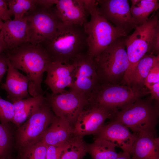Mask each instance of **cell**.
<instances>
[{
  "label": "cell",
  "instance_id": "cell-1",
  "mask_svg": "<svg viewBox=\"0 0 159 159\" xmlns=\"http://www.w3.org/2000/svg\"><path fill=\"white\" fill-rule=\"evenodd\" d=\"M87 39L83 26L61 22L51 36L38 44L52 62L68 64L87 52Z\"/></svg>",
  "mask_w": 159,
  "mask_h": 159
},
{
  "label": "cell",
  "instance_id": "cell-2",
  "mask_svg": "<svg viewBox=\"0 0 159 159\" xmlns=\"http://www.w3.org/2000/svg\"><path fill=\"white\" fill-rule=\"evenodd\" d=\"M5 52L11 64L26 74L29 81L30 96L43 95L41 86L43 75L52 62L44 50L39 44L27 42Z\"/></svg>",
  "mask_w": 159,
  "mask_h": 159
},
{
  "label": "cell",
  "instance_id": "cell-3",
  "mask_svg": "<svg viewBox=\"0 0 159 159\" xmlns=\"http://www.w3.org/2000/svg\"><path fill=\"white\" fill-rule=\"evenodd\" d=\"M134 32L125 37V44L129 62V67L122 84L129 85V82L137 64L147 53H159V20L157 13L145 23L136 26Z\"/></svg>",
  "mask_w": 159,
  "mask_h": 159
},
{
  "label": "cell",
  "instance_id": "cell-4",
  "mask_svg": "<svg viewBox=\"0 0 159 159\" xmlns=\"http://www.w3.org/2000/svg\"><path fill=\"white\" fill-rule=\"evenodd\" d=\"M90 20L83 25L87 36V54L95 59L117 39L127 33L107 21L99 12L96 3L87 9Z\"/></svg>",
  "mask_w": 159,
  "mask_h": 159
},
{
  "label": "cell",
  "instance_id": "cell-5",
  "mask_svg": "<svg viewBox=\"0 0 159 159\" xmlns=\"http://www.w3.org/2000/svg\"><path fill=\"white\" fill-rule=\"evenodd\" d=\"M125 37L116 39L95 59L99 82L121 84L129 64Z\"/></svg>",
  "mask_w": 159,
  "mask_h": 159
},
{
  "label": "cell",
  "instance_id": "cell-6",
  "mask_svg": "<svg viewBox=\"0 0 159 159\" xmlns=\"http://www.w3.org/2000/svg\"><path fill=\"white\" fill-rule=\"evenodd\" d=\"M150 93L130 86L98 82L89 97L90 103L116 112Z\"/></svg>",
  "mask_w": 159,
  "mask_h": 159
},
{
  "label": "cell",
  "instance_id": "cell-7",
  "mask_svg": "<svg viewBox=\"0 0 159 159\" xmlns=\"http://www.w3.org/2000/svg\"><path fill=\"white\" fill-rule=\"evenodd\" d=\"M37 4L24 16L26 19L27 42L37 45L54 33L62 22L53 0H37Z\"/></svg>",
  "mask_w": 159,
  "mask_h": 159
},
{
  "label": "cell",
  "instance_id": "cell-8",
  "mask_svg": "<svg viewBox=\"0 0 159 159\" xmlns=\"http://www.w3.org/2000/svg\"><path fill=\"white\" fill-rule=\"evenodd\" d=\"M158 104L152 100L139 98L117 111L113 120L119 121L134 133L149 132L156 134L159 115Z\"/></svg>",
  "mask_w": 159,
  "mask_h": 159
},
{
  "label": "cell",
  "instance_id": "cell-9",
  "mask_svg": "<svg viewBox=\"0 0 159 159\" xmlns=\"http://www.w3.org/2000/svg\"><path fill=\"white\" fill-rule=\"evenodd\" d=\"M45 99L16 132V140L19 149L41 141L55 116Z\"/></svg>",
  "mask_w": 159,
  "mask_h": 159
},
{
  "label": "cell",
  "instance_id": "cell-10",
  "mask_svg": "<svg viewBox=\"0 0 159 159\" xmlns=\"http://www.w3.org/2000/svg\"><path fill=\"white\" fill-rule=\"evenodd\" d=\"M44 98L55 115L64 118L72 126L89 103L87 96L71 90L56 94L48 93Z\"/></svg>",
  "mask_w": 159,
  "mask_h": 159
},
{
  "label": "cell",
  "instance_id": "cell-11",
  "mask_svg": "<svg viewBox=\"0 0 159 159\" xmlns=\"http://www.w3.org/2000/svg\"><path fill=\"white\" fill-rule=\"evenodd\" d=\"M72 63L75 67V80L70 90L89 97L99 82L95 59L86 53L79 55Z\"/></svg>",
  "mask_w": 159,
  "mask_h": 159
},
{
  "label": "cell",
  "instance_id": "cell-12",
  "mask_svg": "<svg viewBox=\"0 0 159 159\" xmlns=\"http://www.w3.org/2000/svg\"><path fill=\"white\" fill-rule=\"evenodd\" d=\"M96 1L99 12L115 26L124 30L127 34L135 28L136 26L131 13L128 0Z\"/></svg>",
  "mask_w": 159,
  "mask_h": 159
},
{
  "label": "cell",
  "instance_id": "cell-13",
  "mask_svg": "<svg viewBox=\"0 0 159 159\" xmlns=\"http://www.w3.org/2000/svg\"><path fill=\"white\" fill-rule=\"evenodd\" d=\"M116 113L89 102L79 116L74 127V134L81 137L97 134L107 119H113Z\"/></svg>",
  "mask_w": 159,
  "mask_h": 159
},
{
  "label": "cell",
  "instance_id": "cell-14",
  "mask_svg": "<svg viewBox=\"0 0 159 159\" xmlns=\"http://www.w3.org/2000/svg\"><path fill=\"white\" fill-rule=\"evenodd\" d=\"M96 135V138L108 141L130 155L137 138L136 133H131L128 128L116 120L104 125Z\"/></svg>",
  "mask_w": 159,
  "mask_h": 159
},
{
  "label": "cell",
  "instance_id": "cell-15",
  "mask_svg": "<svg viewBox=\"0 0 159 159\" xmlns=\"http://www.w3.org/2000/svg\"><path fill=\"white\" fill-rule=\"evenodd\" d=\"M45 84L54 94L66 91L67 87H70L75 80V67L72 63L65 64L52 62L46 71Z\"/></svg>",
  "mask_w": 159,
  "mask_h": 159
},
{
  "label": "cell",
  "instance_id": "cell-16",
  "mask_svg": "<svg viewBox=\"0 0 159 159\" xmlns=\"http://www.w3.org/2000/svg\"><path fill=\"white\" fill-rule=\"evenodd\" d=\"M57 15L62 23L83 26L89 15L82 0H54Z\"/></svg>",
  "mask_w": 159,
  "mask_h": 159
},
{
  "label": "cell",
  "instance_id": "cell-17",
  "mask_svg": "<svg viewBox=\"0 0 159 159\" xmlns=\"http://www.w3.org/2000/svg\"><path fill=\"white\" fill-rule=\"evenodd\" d=\"M7 72L5 82L1 87L6 91L7 98L11 102L31 97L29 92L28 78L14 68L8 59Z\"/></svg>",
  "mask_w": 159,
  "mask_h": 159
},
{
  "label": "cell",
  "instance_id": "cell-18",
  "mask_svg": "<svg viewBox=\"0 0 159 159\" xmlns=\"http://www.w3.org/2000/svg\"><path fill=\"white\" fill-rule=\"evenodd\" d=\"M6 44V51L12 50L27 42L26 19H11L4 22L1 31Z\"/></svg>",
  "mask_w": 159,
  "mask_h": 159
},
{
  "label": "cell",
  "instance_id": "cell-19",
  "mask_svg": "<svg viewBox=\"0 0 159 159\" xmlns=\"http://www.w3.org/2000/svg\"><path fill=\"white\" fill-rule=\"evenodd\" d=\"M130 155L132 159H159V138L156 134L137 133Z\"/></svg>",
  "mask_w": 159,
  "mask_h": 159
},
{
  "label": "cell",
  "instance_id": "cell-20",
  "mask_svg": "<svg viewBox=\"0 0 159 159\" xmlns=\"http://www.w3.org/2000/svg\"><path fill=\"white\" fill-rule=\"evenodd\" d=\"M74 134L73 127L65 119L55 115L41 141L47 145H60Z\"/></svg>",
  "mask_w": 159,
  "mask_h": 159
},
{
  "label": "cell",
  "instance_id": "cell-21",
  "mask_svg": "<svg viewBox=\"0 0 159 159\" xmlns=\"http://www.w3.org/2000/svg\"><path fill=\"white\" fill-rule=\"evenodd\" d=\"M158 60L159 54L155 55L147 53L137 64L130 77L129 85L138 89L143 90L145 86V81L150 69Z\"/></svg>",
  "mask_w": 159,
  "mask_h": 159
},
{
  "label": "cell",
  "instance_id": "cell-22",
  "mask_svg": "<svg viewBox=\"0 0 159 159\" xmlns=\"http://www.w3.org/2000/svg\"><path fill=\"white\" fill-rule=\"evenodd\" d=\"M44 99L43 95L41 94L12 102L14 115L12 122L19 127L27 120Z\"/></svg>",
  "mask_w": 159,
  "mask_h": 159
},
{
  "label": "cell",
  "instance_id": "cell-23",
  "mask_svg": "<svg viewBox=\"0 0 159 159\" xmlns=\"http://www.w3.org/2000/svg\"><path fill=\"white\" fill-rule=\"evenodd\" d=\"M130 1V12L136 26L146 22L150 14L159 8L158 0H131Z\"/></svg>",
  "mask_w": 159,
  "mask_h": 159
},
{
  "label": "cell",
  "instance_id": "cell-24",
  "mask_svg": "<svg viewBox=\"0 0 159 159\" xmlns=\"http://www.w3.org/2000/svg\"><path fill=\"white\" fill-rule=\"evenodd\" d=\"M112 143L104 139L96 138L92 143L87 145V152L92 159H115L120 155Z\"/></svg>",
  "mask_w": 159,
  "mask_h": 159
},
{
  "label": "cell",
  "instance_id": "cell-25",
  "mask_svg": "<svg viewBox=\"0 0 159 159\" xmlns=\"http://www.w3.org/2000/svg\"><path fill=\"white\" fill-rule=\"evenodd\" d=\"M87 153V145L82 137L75 134L68 141L60 159H83Z\"/></svg>",
  "mask_w": 159,
  "mask_h": 159
},
{
  "label": "cell",
  "instance_id": "cell-26",
  "mask_svg": "<svg viewBox=\"0 0 159 159\" xmlns=\"http://www.w3.org/2000/svg\"><path fill=\"white\" fill-rule=\"evenodd\" d=\"M7 2L9 15L14 16V19L23 18L37 4V1L35 0H9Z\"/></svg>",
  "mask_w": 159,
  "mask_h": 159
},
{
  "label": "cell",
  "instance_id": "cell-27",
  "mask_svg": "<svg viewBox=\"0 0 159 159\" xmlns=\"http://www.w3.org/2000/svg\"><path fill=\"white\" fill-rule=\"evenodd\" d=\"M47 145L41 141L19 149V159H46Z\"/></svg>",
  "mask_w": 159,
  "mask_h": 159
},
{
  "label": "cell",
  "instance_id": "cell-28",
  "mask_svg": "<svg viewBox=\"0 0 159 159\" xmlns=\"http://www.w3.org/2000/svg\"><path fill=\"white\" fill-rule=\"evenodd\" d=\"M8 125L0 123V158H5L11 146L12 136Z\"/></svg>",
  "mask_w": 159,
  "mask_h": 159
},
{
  "label": "cell",
  "instance_id": "cell-29",
  "mask_svg": "<svg viewBox=\"0 0 159 159\" xmlns=\"http://www.w3.org/2000/svg\"><path fill=\"white\" fill-rule=\"evenodd\" d=\"M14 115V108L11 102L3 99L0 96V122L2 124L12 122Z\"/></svg>",
  "mask_w": 159,
  "mask_h": 159
},
{
  "label": "cell",
  "instance_id": "cell-30",
  "mask_svg": "<svg viewBox=\"0 0 159 159\" xmlns=\"http://www.w3.org/2000/svg\"><path fill=\"white\" fill-rule=\"evenodd\" d=\"M68 141L60 145H47L46 159H60L67 147Z\"/></svg>",
  "mask_w": 159,
  "mask_h": 159
},
{
  "label": "cell",
  "instance_id": "cell-31",
  "mask_svg": "<svg viewBox=\"0 0 159 159\" xmlns=\"http://www.w3.org/2000/svg\"><path fill=\"white\" fill-rule=\"evenodd\" d=\"M159 82V60L150 69L145 81L147 88L150 85Z\"/></svg>",
  "mask_w": 159,
  "mask_h": 159
},
{
  "label": "cell",
  "instance_id": "cell-32",
  "mask_svg": "<svg viewBox=\"0 0 159 159\" xmlns=\"http://www.w3.org/2000/svg\"><path fill=\"white\" fill-rule=\"evenodd\" d=\"M11 19L7 0H0V20L5 21Z\"/></svg>",
  "mask_w": 159,
  "mask_h": 159
},
{
  "label": "cell",
  "instance_id": "cell-33",
  "mask_svg": "<svg viewBox=\"0 0 159 159\" xmlns=\"http://www.w3.org/2000/svg\"><path fill=\"white\" fill-rule=\"evenodd\" d=\"M151 94L150 99L152 100H154L159 103V82L149 86L147 88Z\"/></svg>",
  "mask_w": 159,
  "mask_h": 159
},
{
  "label": "cell",
  "instance_id": "cell-34",
  "mask_svg": "<svg viewBox=\"0 0 159 159\" xmlns=\"http://www.w3.org/2000/svg\"><path fill=\"white\" fill-rule=\"evenodd\" d=\"M8 68V59L6 56L2 54L0 56V82L7 72Z\"/></svg>",
  "mask_w": 159,
  "mask_h": 159
},
{
  "label": "cell",
  "instance_id": "cell-35",
  "mask_svg": "<svg viewBox=\"0 0 159 159\" xmlns=\"http://www.w3.org/2000/svg\"><path fill=\"white\" fill-rule=\"evenodd\" d=\"M7 50V47L4 42L1 32L0 33V56L3 53L5 52Z\"/></svg>",
  "mask_w": 159,
  "mask_h": 159
},
{
  "label": "cell",
  "instance_id": "cell-36",
  "mask_svg": "<svg viewBox=\"0 0 159 159\" xmlns=\"http://www.w3.org/2000/svg\"><path fill=\"white\" fill-rule=\"evenodd\" d=\"M115 159H132L128 153L124 152H120V155Z\"/></svg>",
  "mask_w": 159,
  "mask_h": 159
},
{
  "label": "cell",
  "instance_id": "cell-37",
  "mask_svg": "<svg viewBox=\"0 0 159 159\" xmlns=\"http://www.w3.org/2000/svg\"><path fill=\"white\" fill-rule=\"evenodd\" d=\"M4 22L2 20H0V33L2 28Z\"/></svg>",
  "mask_w": 159,
  "mask_h": 159
},
{
  "label": "cell",
  "instance_id": "cell-38",
  "mask_svg": "<svg viewBox=\"0 0 159 159\" xmlns=\"http://www.w3.org/2000/svg\"><path fill=\"white\" fill-rule=\"evenodd\" d=\"M0 159H5V158H0Z\"/></svg>",
  "mask_w": 159,
  "mask_h": 159
}]
</instances>
